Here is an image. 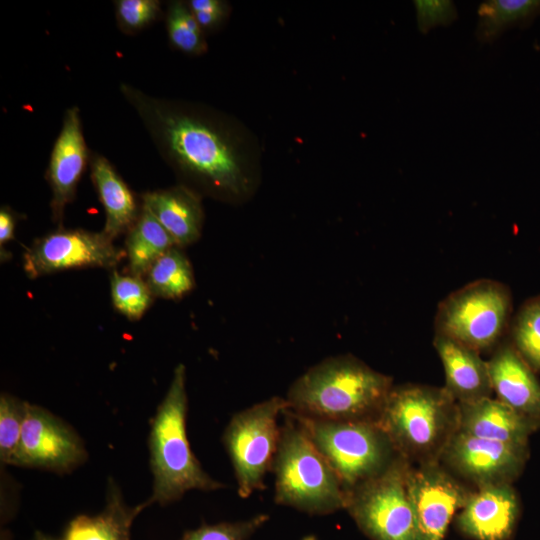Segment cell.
Segmentation results:
<instances>
[{"instance_id": "603a6c76", "label": "cell", "mask_w": 540, "mask_h": 540, "mask_svg": "<svg viewBox=\"0 0 540 540\" xmlns=\"http://www.w3.org/2000/svg\"><path fill=\"white\" fill-rule=\"evenodd\" d=\"M154 297L180 300L196 286L191 261L182 248L174 246L161 255L144 276Z\"/></svg>"}, {"instance_id": "52a82bcc", "label": "cell", "mask_w": 540, "mask_h": 540, "mask_svg": "<svg viewBox=\"0 0 540 540\" xmlns=\"http://www.w3.org/2000/svg\"><path fill=\"white\" fill-rule=\"evenodd\" d=\"M509 288L493 279H478L443 299L435 315V333L477 352L498 346L511 322Z\"/></svg>"}, {"instance_id": "277c9868", "label": "cell", "mask_w": 540, "mask_h": 540, "mask_svg": "<svg viewBox=\"0 0 540 540\" xmlns=\"http://www.w3.org/2000/svg\"><path fill=\"white\" fill-rule=\"evenodd\" d=\"M376 423L409 463L440 462L458 431V404L443 387L393 386Z\"/></svg>"}, {"instance_id": "30bf717a", "label": "cell", "mask_w": 540, "mask_h": 540, "mask_svg": "<svg viewBox=\"0 0 540 540\" xmlns=\"http://www.w3.org/2000/svg\"><path fill=\"white\" fill-rule=\"evenodd\" d=\"M26 276H41L85 268L114 270L126 259L125 250L103 231L58 227L37 238L23 253Z\"/></svg>"}, {"instance_id": "cb8c5ba5", "label": "cell", "mask_w": 540, "mask_h": 540, "mask_svg": "<svg viewBox=\"0 0 540 540\" xmlns=\"http://www.w3.org/2000/svg\"><path fill=\"white\" fill-rule=\"evenodd\" d=\"M540 8L537 0H490L478 8L476 36L481 42H492L507 28L528 19Z\"/></svg>"}, {"instance_id": "2e32d148", "label": "cell", "mask_w": 540, "mask_h": 540, "mask_svg": "<svg viewBox=\"0 0 540 540\" xmlns=\"http://www.w3.org/2000/svg\"><path fill=\"white\" fill-rule=\"evenodd\" d=\"M458 404V431L464 434L528 447L540 422L527 417L497 398H483Z\"/></svg>"}, {"instance_id": "ffe728a7", "label": "cell", "mask_w": 540, "mask_h": 540, "mask_svg": "<svg viewBox=\"0 0 540 540\" xmlns=\"http://www.w3.org/2000/svg\"><path fill=\"white\" fill-rule=\"evenodd\" d=\"M433 345L444 368L443 388L457 403L491 397L493 391L488 364L479 352L436 333Z\"/></svg>"}, {"instance_id": "484cf974", "label": "cell", "mask_w": 540, "mask_h": 540, "mask_svg": "<svg viewBox=\"0 0 540 540\" xmlns=\"http://www.w3.org/2000/svg\"><path fill=\"white\" fill-rule=\"evenodd\" d=\"M170 45L187 55L199 56L208 50L205 34L197 23L187 2L170 1L165 13Z\"/></svg>"}, {"instance_id": "3957f363", "label": "cell", "mask_w": 540, "mask_h": 540, "mask_svg": "<svg viewBox=\"0 0 540 540\" xmlns=\"http://www.w3.org/2000/svg\"><path fill=\"white\" fill-rule=\"evenodd\" d=\"M187 411L186 368L180 363L151 421L148 449L153 491L148 499L150 504L164 506L178 501L190 490L213 491L225 487L205 472L192 452L186 432Z\"/></svg>"}, {"instance_id": "5b68a950", "label": "cell", "mask_w": 540, "mask_h": 540, "mask_svg": "<svg viewBox=\"0 0 540 540\" xmlns=\"http://www.w3.org/2000/svg\"><path fill=\"white\" fill-rule=\"evenodd\" d=\"M283 414L272 466L275 503L312 515L345 509L347 493L336 473L300 423L287 409Z\"/></svg>"}, {"instance_id": "e0dca14e", "label": "cell", "mask_w": 540, "mask_h": 540, "mask_svg": "<svg viewBox=\"0 0 540 540\" xmlns=\"http://www.w3.org/2000/svg\"><path fill=\"white\" fill-rule=\"evenodd\" d=\"M496 398L540 422V381L511 342H502L487 361Z\"/></svg>"}, {"instance_id": "7a4b0ae2", "label": "cell", "mask_w": 540, "mask_h": 540, "mask_svg": "<svg viewBox=\"0 0 540 540\" xmlns=\"http://www.w3.org/2000/svg\"><path fill=\"white\" fill-rule=\"evenodd\" d=\"M392 378L351 354L328 357L289 387L287 410L329 421L377 422L393 387Z\"/></svg>"}, {"instance_id": "4316f807", "label": "cell", "mask_w": 540, "mask_h": 540, "mask_svg": "<svg viewBox=\"0 0 540 540\" xmlns=\"http://www.w3.org/2000/svg\"><path fill=\"white\" fill-rule=\"evenodd\" d=\"M110 294L115 310L130 321L140 320L155 298L144 278L116 269L110 273Z\"/></svg>"}, {"instance_id": "f546056e", "label": "cell", "mask_w": 540, "mask_h": 540, "mask_svg": "<svg viewBox=\"0 0 540 540\" xmlns=\"http://www.w3.org/2000/svg\"><path fill=\"white\" fill-rule=\"evenodd\" d=\"M114 6L117 25L126 34L140 32L162 15L158 0H117Z\"/></svg>"}, {"instance_id": "1f68e13d", "label": "cell", "mask_w": 540, "mask_h": 540, "mask_svg": "<svg viewBox=\"0 0 540 540\" xmlns=\"http://www.w3.org/2000/svg\"><path fill=\"white\" fill-rule=\"evenodd\" d=\"M187 4L204 34L219 29L231 11L230 4L223 0H190Z\"/></svg>"}, {"instance_id": "7402d4cb", "label": "cell", "mask_w": 540, "mask_h": 540, "mask_svg": "<svg viewBox=\"0 0 540 540\" xmlns=\"http://www.w3.org/2000/svg\"><path fill=\"white\" fill-rule=\"evenodd\" d=\"M175 243L168 232L141 204L140 214L126 233L125 254L126 272L144 278L152 264Z\"/></svg>"}, {"instance_id": "4fadbf2b", "label": "cell", "mask_w": 540, "mask_h": 540, "mask_svg": "<svg viewBox=\"0 0 540 540\" xmlns=\"http://www.w3.org/2000/svg\"><path fill=\"white\" fill-rule=\"evenodd\" d=\"M528 447L482 439L457 431L443 450L440 461L477 487L511 484L522 472Z\"/></svg>"}, {"instance_id": "ba28073f", "label": "cell", "mask_w": 540, "mask_h": 540, "mask_svg": "<svg viewBox=\"0 0 540 540\" xmlns=\"http://www.w3.org/2000/svg\"><path fill=\"white\" fill-rule=\"evenodd\" d=\"M287 409L285 398L274 396L232 416L222 435L231 460L238 494L247 498L265 488L280 439L278 418Z\"/></svg>"}, {"instance_id": "8992f818", "label": "cell", "mask_w": 540, "mask_h": 540, "mask_svg": "<svg viewBox=\"0 0 540 540\" xmlns=\"http://www.w3.org/2000/svg\"><path fill=\"white\" fill-rule=\"evenodd\" d=\"M287 411L326 458L346 493L382 474L398 456L376 422L319 420Z\"/></svg>"}, {"instance_id": "d6986e66", "label": "cell", "mask_w": 540, "mask_h": 540, "mask_svg": "<svg viewBox=\"0 0 540 540\" xmlns=\"http://www.w3.org/2000/svg\"><path fill=\"white\" fill-rule=\"evenodd\" d=\"M148 505V500L133 507L127 505L116 482L110 478L106 505L99 514L75 516L59 536L36 531L33 540H131L132 523Z\"/></svg>"}, {"instance_id": "9c48e42d", "label": "cell", "mask_w": 540, "mask_h": 540, "mask_svg": "<svg viewBox=\"0 0 540 540\" xmlns=\"http://www.w3.org/2000/svg\"><path fill=\"white\" fill-rule=\"evenodd\" d=\"M409 466L398 455L382 474L347 493L345 509L371 540H416L406 486Z\"/></svg>"}, {"instance_id": "4dcf8cb0", "label": "cell", "mask_w": 540, "mask_h": 540, "mask_svg": "<svg viewBox=\"0 0 540 540\" xmlns=\"http://www.w3.org/2000/svg\"><path fill=\"white\" fill-rule=\"evenodd\" d=\"M418 28L422 33L438 25H449L457 18V11L452 1L417 0L414 2Z\"/></svg>"}, {"instance_id": "9a60e30c", "label": "cell", "mask_w": 540, "mask_h": 540, "mask_svg": "<svg viewBox=\"0 0 540 540\" xmlns=\"http://www.w3.org/2000/svg\"><path fill=\"white\" fill-rule=\"evenodd\" d=\"M457 517V526L474 540H508L516 527L520 504L509 483L477 487Z\"/></svg>"}, {"instance_id": "f1b7e54d", "label": "cell", "mask_w": 540, "mask_h": 540, "mask_svg": "<svg viewBox=\"0 0 540 540\" xmlns=\"http://www.w3.org/2000/svg\"><path fill=\"white\" fill-rule=\"evenodd\" d=\"M268 520V515L258 514L236 522L203 523L197 529L187 530L181 540H248Z\"/></svg>"}, {"instance_id": "83f0119b", "label": "cell", "mask_w": 540, "mask_h": 540, "mask_svg": "<svg viewBox=\"0 0 540 540\" xmlns=\"http://www.w3.org/2000/svg\"><path fill=\"white\" fill-rule=\"evenodd\" d=\"M28 402L11 394L0 396V459L13 464L19 447Z\"/></svg>"}, {"instance_id": "d4e9b609", "label": "cell", "mask_w": 540, "mask_h": 540, "mask_svg": "<svg viewBox=\"0 0 540 540\" xmlns=\"http://www.w3.org/2000/svg\"><path fill=\"white\" fill-rule=\"evenodd\" d=\"M509 327L511 344L535 372H540V295L521 305Z\"/></svg>"}, {"instance_id": "6da1fadb", "label": "cell", "mask_w": 540, "mask_h": 540, "mask_svg": "<svg viewBox=\"0 0 540 540\" xmlns=\"http://www.w3.org/2000/svg\"><path fill=\"white\" fill-rule=\"evenodd\" d=\"M119 89L179 184L229 205L255 195L262 179L261 146L239 119L204 103L152 96L127 83Z\"/></svg>"}, {"instance_id": "ac0fdd59", "label": "cell", "mask_w": 540, "mask_h": 540, "mask_svg": "<svg viewBox=\"0 0 540 540\" xmlns=\"http://www.w3.org/2000/svg\"><path fill=\"white\" fill-rule=\"evenodd\" d=\"M203 197L189 187L175 186L146 191L141 195L144 205L173 239L175 246L184 248L197 242L203 231Z\"/></svg>"}, {"instance_id": "7c38bea8", "label": "cell", "mask_w": 540, "mask_h": 540, "mask_svg": "<svg viewBox=\"0 0 540 540\" xmlns=\"http://www.w3.org/2000/svg\"><path fill=\"white\" fill-rule=\"evenodd\" d=\"M407 493L413 512L416 540H443L449 524L464 506L470 491L439 462L409 466Z\"/></svg>"}, {"instance_id": "8fae6325", "label": "cell", "mask_w": 540, "mask_h": 540, "mask_svg": "<svg viewBox=\"0 0 540 540\" xmlns=\"http://www.w3.org/2000/svg\"><path fill=\"white\" fill-rule=\"evenodd\" d=\"M86 458L83 441L69 424L41 406L27 404L12 465L63 474L73 471Z\"/></svg>"}, {"instance_id": "836d02e7", "label": "cell", "mask_w": 540, "mask_h": 540, "mask_svg": "<svg viewBox=\"0 0 540 540\" xmlns=\"http://www.w3.org/2000/svg\"><path fill=\"white\" fill-rule=\"evenodd\" d=\"M302 540H318L314 535H307Z\"/></svg>"}, {"instance_id": "5bb4252c", "label": "cell", "mask_w": 540, "mask_h": 540, "mask_svg": "<svg viewBox=\"0 0 540 540\" xmlns=\"http://www.w3.org/2000/svg\"><path fill=\"white\" fill-rule=\"evenodd\" d=\"M89 158L79 108L70 107L64 113L62 127L52 147L45 173L51 190V218L58 227L63 226L65 209L76 197Z\"/></svg>"}, {"instance_id": "d6a6232c", "label": "cell", "mask_w": 540, "mask_h": 540, "mask_svg": "<svg viewBox=\"0 0 540 540\" xmlns=\"http://www.w3.org/2000/svg\"><path fill=\"white\" fill-rule=\"evenodd\" d=\"M20 214L12 210L9 206L2 205L0 208V255L1 262L11 258L6 246L14 240L17 222Z\"/></svg>"}, {"instance_id": "44dd1931", "label": "cell", "mask_w": 540, "mask_h": 540, "mask_svg": "<svg viewBox=\"0 0 540 540\" xmlns=\"http://www.w3.org/2000/svg\"><path fill=\"white\" fill-rule=\"evenodd\" d=\"M90 177L105 212L103 232L112 240L126 234L140 211L136 196L103 155L94 153L90 160Z\"/></svg>"}]
</instances>
